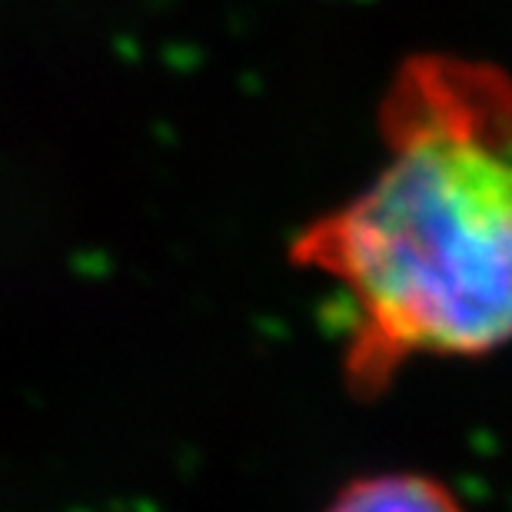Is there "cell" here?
<instances>
[{
  "label": "cell",
  "mask_w": 512,
  "mask_h": 512,
  "mask_svg": "<svg viewBox=\"0 0 512 512\" xmlns=\"http://www.w3.org/2000/svg\"><path fill=\"white\" fill-rule=\"evenodd\" d=\"M383 167L296 233V266L350 303L343 376L373 399L416 360L512 343V84L459 57H413L380 107Z\"/></svg>",
  "instance_id": "cell-1"
},
{
  "label": "cell",
  "mask_w": 512,
  "mask_h": 512,
  "mask_svg": "<svg viewBox=\"0 0 512 512\" xmlns=\"http://www.w3.org/2000/svg\"><path fill=\"white\" fill-rule=\"evenodd\" d=\"M323 512H469L453 489L416 469L356 476L340 486Z\"/></svg>",
  "instance_id": "cell-2"
}]
</instances>
